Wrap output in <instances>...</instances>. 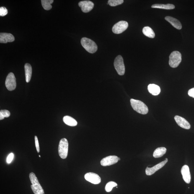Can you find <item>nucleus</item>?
Returning <instances> with one entry per match:
<instances>
[{"mask_svg":"<svg viewBox=\"0 0 194 194\" xmlns=\"http://www.w3.org/2000/svg\"><path fill=\"white\" fill-rule=\"evenodd\" d=\"M183 178L186 183L189 184L191 180V175L188 166L185 165L182 167L181 170Z\"/></svg>","mask_w":194,"mask_h":194,"instance_id":"nucleus-14","label":"nucleus"},{"mask_svg":"<svg viewBox=\"0 0 194 194\" xmlns=\"http://www.w3.org/2000/svg\"><path fill=\"white\" fill-rule=\"evenodd\" d=\"M119 157L116 156L112 155L104 157L101 161V165L104 167L110 166L115 164L119 161Z\"/></svg>","mask_w":194,"mask_h":194,"instance_id":"nucleus-9","label":"nucleus"},{"mask_svg":"<svg viewBox=\"0 0 194 194\" xmlns=\"http://www.w3.org/2000/svg\"><path fill=\"white\" fill-rule=\"evenodd\" d=\"M5 117L1 113H0V120H2Z\"/></svg>","mask_w":194,"mask_h":194,"instance_id":"nucleus-31","label":"nucleus"},{"mask_svg":"<svg viewBox=\"0 0 194 194\" xmlns=\"http://www.w3.org/2000/svg\"><path fill=\"white\" fill-rule=\"evenodd\" d=\"M68 143L67 140L63 138L60 141L58 146V153L62 159H65L68 155Z\"/></svg>","mask_w":194,"mask_h":194,"instance_id":"nucleus-5","label":"nucleus"},{"mask_svg":"<svg viewBox=\"0 0 194 194\" xmlns=\"http://www.w3.org/2000/svg\"><path fill=\"white\" fill-rule=\"evenodd\" d=\"M0 113L2 114L3 116L6 118H8L11 115L10 112L9 110H1L0 111Z\"/></svg>","mask_w":194,"mask_h":194,"instance_id":"nucleus-27","label":"nucleus"},{"mask_svg":"<svg viewBox=\"0 0 194 194\" xmlns=\"http://www.w3.org/2000/svg\"><path fill=\"white\" fill-rule=\"evenodd\" d=\"M32 185L31 188L35 194H45L43 188L39 182L35 174L33 172L31 173L29 175Z\"/></svg>","mask_w":194,"mask_h":194,"instance_id":"nucleus-2","label":"nucleus"},{"mask_svg":"<svg viewBox=\"0 0 194 194\" xmlns=\"http://www.w3.org/2000/svg\"><path fill=\"white\" fill-rule=\"evenodd\" d=\"M118 160H120V158L119 157Z\"/></svg>","mask_w":194,"mask_h":194,"instance_id":"nucleus-32","label":"nucleus"},{"mask_svg":"<svg viewBox=\"0 0 194 194\" xmlns=\"http://www.w3.org/2000/svg\"><path fill=\"white\" fill-rule=\"evenodd\" d=\"M79 6L83 12L88 13L93 9L94 4L92 1H80L79 3Z\"/></svg>","mask_w":194,"mask_h":194,"instance_id":"nucleus-11","label":"nucleus"},{"mask_svg":"<svg viewBox=\"0 0 194 194\" xmlns=\"http://www.w3.org/2000/svg\"><path fill=\"white\" fill-rule=\"evenodd\" d=\"M39 157H41V156H40V155H39Z\"/></svg>","mask_w":194,"mask_h":194,"instance_id":"nucleus-33","label":"nucleus"},{"mask_svg":"<svg viewBox=\"0 0 194 194\" xmlns=\"http://www.w3.org/2000/svg\"><path fill=\"white\" fill-rule=\"evenodd\" d=\"M167 152V149L164 147L157 148L155 150L153 153V156L155 158H159L162 157Z\"/></svg>","mask_w":194,"mask_h":194,"instance_id":"nucleus-20","label":"nucleus"},{"mask_svg":"<svg viewBox=\"0 0 194 194\" xmlns=\"http://www.w3.org/2000/svg\"><path fill=\"white\" fill-rule=\"evenodd\" d=\"M81 45L86 51L90 53H94L97 51V46L93 41L87 37H83L81 41Z\"/></svg>","mask_w":194,"mask_h":194,"instance_id":"nucleus-3","label":"nucleus"},{"mask_svg":"<svg viewBox=\"0 0 194 194\" xmlns=\"http://www.w3.org/2000/svg\"><path fill=\"white\" fill-rule=\"evenodd\" d=\"M168 161V159H166L165 160L162 161L159 164L156 165L152 168L147 167L146 169V174L147 175H151L155 173L156 171L159 170L165 165Z\"/></svg>","mask_w":194,"mask_h":194,"instance_id":"nucleus-12","label":"nucleus"},{"mask_svg":"<svg viewBox=\"0 0 194 194\" xmlns=\"http://www.w3.org/2000/svg\"><path fill=\"white\" fill-rule=\"evenodd\" d=\"M63 121L66 124L70 126H75L77 125L76 120L69 116H65L63 117Z\"/></svg>","mask_w":194,"mask_h":194,"instance_id":"nucleus-19","label":"nucleus"},{"mask_svg":"<svg viewBox=\"0 0 194 194\" xmlns=\"http://www.w3.org/2000/svg\"><path fill=\"white\" fill-rule=\"evenodd\" d=\"M188 94L190 97L194 98V88H192L188 91Z\"/></svg>","mask_w":194,"mask_h":194,"instance_id":"nucleus-30","label":"nucleus"},{"mask_svg":"<svg viewBox=\"0 0 194 194\" xmlns=\"http://www.w3.org/2000/svg\"><path fill=\"white\" fill-rule=\"evenodd\" d=\"M169 58V64L173 68H177L182 61L181 54L178 51L172 52Z\"/></svg>","mask_w":194,"mask_h":194,"instance_id":"nucleus-4","label":"nucleus"},{"mask_svg":"<svg viewBox=\"0 0 194 194\" xmlns=\"http://www.w3.org/2000/svg\"><path fill=\"white\" fill-rule=\"evenodd\" d=\"M165 20L168 22L175 28L181 30L182 28V24L177 19L170 16H167L165 17Z\"/></svg>","mask_w":194,"mask_h":194,"instance_id":"nucleus-16","label":"nucleus"},{"mask_svg":"<svg viewBox=\"0 0 194 194\" xmlns=\"http://www.w3.org/2000/svg\"><path fill=\"white\" fill-rule=\"evenodd\" d=\"M35 139L36 147L37 148V152L39 153L40 152V147L39 145L38 140L37 136H35Z\"/></svg>","mask_w":194,"mask_h":194,"instance_id":"nucleus-29","label":"nucleus"},{"mask_svg":"<svg viewBox=\"0 0 194 194\" xmlns=\"http://www.w3.org/2000/svg\"><path fill=\"white\" fill-rule=\"evenodd\" d=\"M128 26V23L125 21H120L115 24L112 28V31L115 34H120L126 30Z\"/></svg>","mask_w":194,"mask_h":194,"instance_id":"nucleus-8","label":"nucleus"},{"mask_svg":"<svg viewBox=\"0 0 194 194\" xmlns=\"http://www.w3.org/2000/svg\"><path fill=\"white\" fill-rule=\"evenodd\" d=\"M148 90L150 93L154 96L159 94L161 91L159 86L154 84H149L148 86Z\"/></svg>","mask_w":194,"mask_h":194,"instance_id":"nucleus-17","label":"nucleus"},{"mask_svg":"<svg viewBox=\"0 0 194 194\" xmlns=\"http://www.w3.org/2000/svg\"><path fill=\"white\" fill-rule=\"evenodd\" d=\"M130 104L134 110L142 115H146L149 112V109L145 104L141 101L132 99Z\"/></svg>","mask_w":194,"mask_h":194,"instance_id":"nucleus-1","label":"nucleus"},{"mask_svg":"<svg viewBox=\"0 0 194 194\" xmlns=\"http://www.w3.org/2000/svg\"><path fill=\"white\" fill-rule=\"evenodd\" d=\"M142 32L146 36L150 38H154L155 37V33L152 29L149 26L143 27Z\"/></svg>","mask_w":194,"mask_h":194,"instance_id":"nucleus-22","label":"nucleus"},{"mask_svg":"<svg viewBox=\"0 0 194 194\" xmlns=\"http://www.w3.org/2000/svg\"><path fill=\"white\" fill-rule=\"evenodd\" d=\"M26 81L27 83L30 82L32 76V68L31 66L29 63H26L24 65Z\"/></svg>","mask_w":194,"mask_h":194,"instance_id":"nucleus-18","label":"nucleus"},{"mask_svg":"<svg viewBox=\"0 0 194 194\" xmlns=\"http://www.w3.org/2000/svg\"><path fill=\"white\" fill-rule=\"evenodd\" d=\"M7 9L5 7H1L0 8V16H4L8 14Z\"/></svg>","mask_w":194,"mask_h":194,"instance_id":"nucleus-26","label":"nucleus"},{"mask_svg":"<svg viewBox=\"0 0 194 194\" xmlns=\"http://www.w3.org/2000/svg\"><path fill=\"white\" fill-rule=\"evenodd\" d=\"M114 65L116 71L119 75L122 76L125 74V67L123 58L121 55H119L116 57L114 61Z\"/></svg>","mask_w":194,"mask_h":194,"instance_id":"nucleus-6","label":"nucleus"},{"mask_svg":"<svg viewBox=\"0 0 194 194\" xmlns=\"http://www.w3.org/2000/svg\"><path fill=\"white\" fill-rule=\"evenodd\" d=\"M117 184L115 182H110L108 183L106 185L105 189L106 191L107 192L111 191L112 189L114 187H116L117 186Z\"/></svg>","mask_w":194,"mask_h":194,"instance_id":"nucleus-24","label":"nucleus"},{"mask_svg":"<svg viewBox=\"0 0 194 194\" xmlns=\"http://www.w3.org/2000/svg\"><path fill=\"white\" fill-rule=\"evenodd\" d=\"M15 38L14 36L10 33H1L0 34V43H6L8 42L14 41Z\"/></svg>","mask_w":194,"mask_h":194,"instance_id":"nucleus-15","label":"nucleus"},{"mask_svg":"<svg viewBox=\"0 0 194 194\" xmlns=\"http://www.w3.org/2000/svg\"><path fill=\"white\" fill-rule=\"evenodd\" d=\"M124 2L123 0H109L108 4L111 6H116L122 4Z\"/></svg>","mask_w":194,"mask_h":194,"instance_id":"nucleus-25","label":"nucleus"},{"mask_svg":"<svg viewBox=\"0 0 194 194\" xmlns=\"http://www.w3.org/2000/svg\"><path fill=\"white\" fill-rule=\"evenodd\" d=\"M5 85L7 89L10 91L14 90L16 87V79L14 73L11 72L6 77Z\"/></svg>","mask_w":194,"mask_h":194,"instance_id":"nucleus-7","label":"nucleus"},{"mask_svg":"<svg viewBox=\"0 0 194 194\" xmlns=\"http://www.w3.org/2000/svg\"><path fill=\"white\" fill-rule=\"evenodd\" d=\"M84 178L87 181L94 185L100 183L101 179L97 174L93 173H88L84 175Z\"/></svg>","mask_w":194,"mask_h":194,"instance_id":"nucleus-10","label":"nucleus"},{"mask_svg":"<svg viewBox=\"0 0 194 194\" xmlns=\"http://www.w3.org/2000/svg\"><path fill=\"white\" fill-rule=\"evenodd\" d=\"M42 6L46 10H49L52 9L51 4L54 2L53 0H42L41 1Z\"/></svg>","mask_w":194,"mask_h":194,"instance_id":"nucleus-23","label":"nucleus"},{"mask_svg":"<svg viewBox=\"0 0 194 194\" xmlns=\"http://www.w3.org/2000/svg\"><path fill=\"white\" fill-rule=\"evenodd\" d=\"M175 121L179 126L185 129L189 130L190 128V123L185 119L183 117L176 115L174 117Z\"/></svg>","mask_w":194,"mask_h":194,"instance_id":"nucleus-13","label":"nucleus"},{"mask_svg":"<svg viewBox=\"0 0 194 194\" xmlns=\"http://www.w3.org/2000/svg\"><path fill=\"white\" fill-rule=\"evenodd\" d=\"M152 8H156V9H175V6L173 4H153L151 6Z\"/></svg>","mask_w":194,"mask_h":194,"instance_id":"nucleus-21","label":"nucleus"},{"mask_svg":"<svg viewBox=\"0 0 194 194\" xmlns=\"http://www.w3.org/2000/svg\"><path fill=\"white\" fill-rule=\"evenodd\" d=\"M14 154L13 153H11L7 157V159H6V162H7L8 164L11 163L13 159H14Z\"/></svg>","mask_w":194,"mask_h":194,"instance_id":"nucleus-28","label":"nucleus"}]
</instances>
